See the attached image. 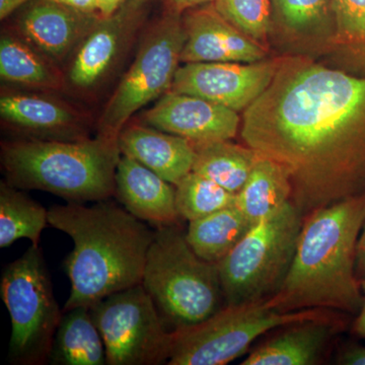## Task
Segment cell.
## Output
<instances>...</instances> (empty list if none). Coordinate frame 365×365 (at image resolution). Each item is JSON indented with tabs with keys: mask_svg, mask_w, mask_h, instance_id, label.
Instances as JSON below:
<instances>
[{
	"mask_svg": "<svg viewBox=\"0 0 365 365\" xmlns=\"http://www.w3.org/2000/svg\"><path fill=\"white\" fill-rule=\"evenodd\" d=\"M121 155L145 165L165 181L177 185L193 169L196 150L184 137L150 125H126L118 136Z\"/></svg>",
	"mask_w": 365,
	"mask_h": 365,
	"instance_id": "cell-18",
	"label": "cell"
},
{
	"mask_svg": "<svg viewBox=\"0 0 365 365\" xmlns=\"http://www.w3.org/2000/svg\"><path fill=\"white\" fill-rule=\"evenodd\" d=\"M121 155L118 139L102 135L78 140L19 139L1 148L2 167L11 186L81 204L114 196Z\"/></svg>",
	"mask_w": 365,
	"mask_h": 365,
	"instance_id": "cell-4",
	"label": "cell"
},
{
	"mask_svg": "<svg viewBox=\"0 0 365 365\" xmlns=\"http://www.w3.org/2000/svg\"><path fill=\"white\" fill-rule=\"evenodd\" d=\"M175 185L133 158L121 155L115 174L117 200L128 212L155 225H177L181 217L176 205Z\"/></svg>",
	"mask_w": 365,
	"mask_h": 365,
	"instance_id": "cell-16",
	"label": "cell"
},
{
	"mask_svg": "<svg viewBox=\"0 0 365 365\" xmlns=\"http://www.w3.org/2000/svg\"><path fill=\"white\" fill-rule=\"evenodd\" d=\"M0 295L11 317L9 360L16 365L49 364L55 334L63 316L39 246L4 268Z\"/></svg>",
	"mask_w": 365,
	"mask_h": 365,
	"instance_id": "cell-7",
	"label": "cell"
},
{
	"mask_svg": "<svg viewBox=\"0 0 365 365\" xmlns=\"http://www.w3.org/2000/svg\"><path fill=\"white\" fill-rule=\"evenodd\" d=\"M332 14L340 37L364 47L365 0H332Z\"/></svg>",
	"mask_w": 365,
	"mask_h": 365,
	"instance_id": "cell-29",
	"label": "cell"
},
{
	"mask_svg": "<svg viewBox=\"0 0 365 365\" xmlns=\"http://www.w3.org/2000/svg\"><path fill=\"white\" fill-rule=\"evenodd\" d=\"M30 1L32 0H0V19L6 20L11 14Z\"/></svg>",
	"mask_w": 365,
	"mask_h": 365,
	"instance_id": "cell-35",
	"label": "cell"
},
{
	"mask_svg": "<svg viewBox=\"0 0 365 365\" xmlns=\"http://www.w3.org/2000/svg\"><path fill=\"white\" fill-rule=\"evenodd\" d=\"M180 216L188 222L235 205L237 195L207 178L189 173L175 185Z\"/></svg>",
	"mask_w": 365,
	"mask_h": 365,
	"instance_id": "cell-26",
	"label": "cell"
},
{
	"mask_svg": "<svg viewBox=\"0 0 365 365\" xmlns=\"http://www.w3.org/2000/svg\"><path fill=\"white\" fill-rule=\"evenodd\" d=\"M7 182L0 184V248L26 239L39 246L48 225V210Z\"/></svg>",
	"mask_w": 365,
	"mask_h": 365,
	"instance_id": "cell-25",
	"label": "cell"
},
{
	"mask_svg": "<svg viewBox=\"0 0 365 365\" xmlns=\"http://www.w3.org/2000/svg\"><path fill=\"white\" fill-rule=\"evenodd\" d=\"M341 364L365 365V347H352L343 353Z\"/></svg>",
	"mask_w": 365,
	"mask_h": 365,
	"instance_id": "cell-32",
	"label": "cell"
},
{
	"mask_svg": "<svg viewBox=\"0 0 365 365\" xmlns=\"http://www.w3.org/2000/svg\"><path fill=\"white\" fill-rule=\"evenodd\" d=\"M0 78L11 85L58 91L66 88V76L44 55L16 33L0 38Z\"/></svg>",
	"mask_w": 365,
	"mask_h": 365,
	"instance_id": "cell-21",
	"label": "cell"
},
{
	"mask_svg": "<svg viewBox=\"0 0 365 365\" xmlns=\"http://www.w3.org/2000/svg\"><path fill=\"white\" fill-rule=\"evenodd\" d=\"M53 365H106L104 340L91 317L90 307L63 312L50 352Z\"/></svg>",
	"mask_w": 365,
	"mask_h": 365,
	"instance_id": "cell-20",
	"label": "cell"
},
{
	"mask_svg": "<svg viewBox=\"0 0 365 365\" xmlns=\"http://www.w3.org/2000/svg\"><path fill=\"white\" fill-rule=\"evenodd\" d=\"M360 287H361L364 300H362V306L359 316L353 324V332L356 334L359 337L365 339V279L360 281Z\"/></svg>",
	"mask_w": 365,
	"mask_h": 365,
	"instance_id": "cell-34",
	"label": "cell"
},
{
	"mask_svg": "<svg viewBox=\"0 0 365 365\" xmlns=\"http://www.w3.org/2000/svg\"><path fill=\"white\" fill-rule=\"evenodd\" d=\"M272 6L283 25L294 31L318 25L332 11V0H272Z\"/></svg>",
	"mask_w": 365,
	"mask_h": 365,
	"instance_id": "cell-28",
	"label": "cell"
},
{
	"mask_svg": "<svg viewBox=\"0 0 365 365\" xmlns=\"http://www.w3.org/2000/svg\"><path fill=\"white\" fill-rule=\"evenodd\" d=\"M357 259H359V265L364 266L365 262V225L359 237V248H357Z\"/></svg>",
	"mask_w": 365,
	"mask_h": 365,
	"instance_id": "cell-36",
	"label": "cell"
},
{
	"mask_svg": "<svg viewBox=\"0 0 365 365\" xmlns=\"http://www.w3.org/2000/svg\"><path fill=\"white\" fill-rule=\"evenodd\" d=\"M241 133L249 148L287 170L304 216L365 194V78L280 66L245 110Z\"/></svg>",
	"mask_w": 365,
	"mask_h": 365,
	"instance_id": "cell-1",
	"label": "cell"
},
{
	"mask_svg": "<svg viewBox=\"0 0 365 365\" xmlns=\"http://www.w3.org/2000/svg\"><path fill=\"white\" fill-rule=\"evenodd\" d=\"M48 220L74 244L64 263L71 294L63 312L143 282L155 232L124 207L109 199L91 206L68 202L48 209Z\"/></svg>",
	"mask_w": 365,
	"mask_h": 365,
	"instance_id": "cell-2",
	"label": "cell"
},
{
	"mask_svg": "<svg viewBox=\"0 0 365 365\" xmlns=\"http://www.w3.org/2000/svg\"><path fill=\"white\" fill-rule=\"evenodd\" d=\"M304 216L292 201L256 223L218 265L225 306L272 297L287 277Z\"/></svg>",
	"mask_w": 365,
	"mask_h": 365,
	"instance_id": "cell-6",
	"label": "cell"
},
{
	"mask_svg": "<svg viewBox=\"0 0 365 365\" xmlns=\"http://www.w3.org/2000/svg\"><path fill=\"white\" fill-rule=\"evenodd\" d=\"M195 162L192 172L237 195L261 155L251 148H244L230 140L194 144Z\"/></svg>",
	"mask_w": 365,
	"mask_h": 365,
	"instance_id": "cell-24",
	"label": "cell"
},
{
	"mask_svg": "<svg viewBox=\"0 0 365 365\" xmlns=\"http://www.w3.org/2000/svg\"><path fill=\"white\" fill-rule=\"evenodd\" d=\"M16 19L20 37L59 66L71 58L100 14L76 11L55 0H32Z\"/></svg>",
	"mask_w": 365,
	"mask_h": 365,
	"instance_id": "cell-14",
	"label": "cell"
},
{
	"mask_svg": "<svg viewBox=\"0 0 365 365\" xmlns=\"http://www.w3.org/2000/svg\"><path fill=\"white\" fill-rule=\"evenodd\" d=\"M279 67L276 62H191L179 67L170 91L239 113L267 90Z\"/></svg>",
	"mask_w": 365,
	"mask_h": 365,
	"instance_id": "cell-12",
	"label": "cell"
},
{
	"mask_svg": "<svg viewBox=\"0 0 365 365\" xmlns=\"http://www.w3.org/2000/svg\"><path fill=\"white\" fill-rule=\"evenodd\" d=\"M127 1L128 0H97L98 13L103 18H107L116 13L118 9Z\"/></svg>",
	"mask_w": 365,
	"mask_h": 365,
	"instance_id": "cell-33",
	"label": "cell"
},
{
	"mask_svg": "<svg viewBox=\"0 0 365 365\" xmlns=\"http://www.w3.org/2000/svg\"><path fill=\"white\" fill-rule=\"evenodd\" d=\"M146 4L128 0L112 16H101L71 56L64 72L67 88L88 93L103 85L143 26Z\"/></svg>",
	"mask_w": 365,
	"mask_h": 365,
	"instance_id": "cell-11",
	"label": "cell"
},
{
	"mask_svg": "<svg viewBox=\"0 0 365 365\" xmlns=\"http://www.w3.org/2000/svg\"><path fill=\"white\" fill-rule=\"evenodd\" d=\"M109 365H158L169 361L175 332L163 321L143 283L115 292L90 307Z\"/></svg>",
	"mask_w": 365,
	"mask_h": 365,
	"instance_id": "cell-10",
	"label": "cell"
},
{
	"mask_svg": "<svg viewBox=\"0 0 365 365\" xmlns=\"http://www.w3.org/2000/svg\"><path fill=\"white\" fill-rule=\"evenodd\" d=\"M55 1L83 13H98L97 0H55Z\"/></svg>",
	"mask_w": 365,
	"mask_h": 365,
	"instance_id": "cell-31",
	"label": "cell"
},
{
	"mask_svg": "<svg viewBox=\"0 0 365 365\" xmlns=\"http://www.w3.org/2000/svg\"><path fill=\"white\" fill-rule=\"evenodd\" d=\"M364 225L365 194L307 215L287 277L268 304L280 312L331 309L359 314L364 295L355 261Z\"/></svg>",
	"mask_w": 365,
	"mask_h": 365,
	"instance_id": "cell-3",
	"label": "cell"
},
{
	"mask_svg": "<svg viewBox=\"0 0 365 365\" xmlns=\"http://www.w3.org/2000/svg\"><path fill=\"white\" fill-rule=\"evenodd\" d=\"M253 227L237 206L189 222L187 242L197 256L218 264Z\"/></svg>",
	"mask_w": 365,
	"mask_h": 365,
	"instance_id": "cell-23",
	"label": "cell"
},
{
	"mask_svg": "<svg viewBox=\"0 0 365 365\" xmlns=\"http://www.w3.org/2000/svg\"><path fill=\"white\" fill-rule=\"evenodd\" d=\"M141 283L173 332L198 325L225 307L217 264L197 256L177 225L157 227Z\"/></svg>",
	"mask_w": 365,
	"mask_h": 365,
	"instance_id": "cell-5",
	"label": "cell"
},
{
	"mask_svg": "<svg viewBox=\"0 0 365 365\" xmlns=\"http://www.w3.org/2000/svg\"><path fill=\"white\" fill-rule=\"evenodd\" d=\"M180 16L168 11L144 34L135 59L101 115L98 135L118 139L137 111L170 91L186 40Z\"/></svg>",
	"mask_w": 365,
	"mask_h": 365,
	"instance_id": "cell-9",
	"label": "cell"
},
{
	"mask_svg": "<svg viewBox=\"0 0 365 365\" xmlns=\"http://www.w3.org/2000/svg\"><path fill=\"white\" fill-rule=\"evenodd\" d=\"M335 331L323 318L290 325L247 357L242 365H312L321 356Z\"/></svg>",
	"mask_w": 365,
	"mask_h": 365,
	"instance_id": "cell-19",
	"label": "cell"
},
{
	"mask_svg": "<svg viewBox=\"0 0 365 365\" xmlns=\"http://www.w3.org/2000/svg\"><path fill=\"white\" fill-rule=\"evenodd\" d=\"M186 40L181 61L255 63L265 56L258 42L245 35L213 6L189 11L182 20Z\"/></svg>",
	"mask_w": 365,
	"mask_h": 365,
	"instance_id": "cell-15",
	"label": "cell"
},
{
	"mask_svg": "<svg viewBox=\"0 0 365 365\" xmlns=\"http://www.w3.org/2000/svg\"><path fill=\"white\" fill-rule=\"evenodd\" d=\"M213 6L225 20L256 42L267 38L272 0H215Z\"/></svg>",
	"mask_w": 365,
	"mask_h": 365,
	"instance_id": "cell-27",
	"label": "cell"
},
{
	"mask_svg": "<svg viewBox=\"0 0 365 365\" xmlns=\"http://www.w3.org/2000/svg\"><path fill=\"white\" fill-rule=\"evenodd\" d=\"M215 0H168L170 13L181 14L187 9H195L204 4H213Z\"/></svg>",
	"mask_w": 365,
	"mask_h": 365,
	"instance_id": "cell-30",
	"label": "cell"
},
{
	"mask_svg": "<svg viewBox=\"0 0 365 365\" xmlns=\"http://www.w3.org/2000/svg\"><path fill=\"white\" fill-rule=\"evenodd\" d=\"M145 124L193 144L230 140L239 131V113L205 98L169 91L143 115Z\"/></svg>",
	"mask_w": 365,
	"mask_h": 365,
	"instance_id": "cell-13",
	"label": "cell"
},
{
	"mask_svg": "<svg viewBox=\"0 0 365 365\" xmlns=\"http://www.w3.org/2000/svg\"><path fill=\"white\" fill-rule=\"evenodd\" d=\"M0 115L11 127L33 134V138H86L83 115L67 103L47 96L4 93L0 98Z\"/></svg>",
	"mask_w": 365,
	"mask_h": 365,
	"instance_id": "cell-17",
	"label": "cell"
},
{
	"mask_svg": "<svg viewBox=\"0 0 365 365\" xmlns=\"http://www.w3.org/2000/svg\"><path fill=\"white\" fill-rule=\"evenodd\" d=\"M323 318L319 309L280 312L267 299L225 306L198 325L174 331L169 365H225L248 351L260 336L282 328Z\"/></svg>",
	"mask_w": 365,
	"mask_h": 365,
	"instance_id": "cell-8",
	"label": "cell"
},
{
	"mask_svg": "<svg viewBox=\"0 0 365 365\" xmlns=\"http://www.w3.org/2000/svg\"><path fill=\"white\" fill-rule=\"evenodd\" d=\"M292 185L287 170L261 155L237 194L235 206L255 225L280 211L292 201Z\"/></svg>",
	"mask_w": 365,
	"mask_h": 365,
	"instance_id": "cell-22",
	"label": "cell"
},
{
	"mask_svg": "<svg viewBox=\"0 0 365 365\" xmlns=\"http://www.w3.org/2000/svg\"><path fill=\"white\" fill-rule=\"evenodd\" d=\"M364 267H365V262H364Z\"/></svg>",
	"mask_w": 365,
	"mask_h": 365,
	"instance_id": "cell-37",
	"label": "cell"
}]
</instances>
